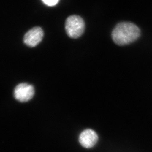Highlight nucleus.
<instances>
[{
  "mask_svg": "<svg viewBox=\"0 0 152 152\" xmlns=\"http://www.w3.org/2000/svg\"><path fill=\"white\" fill-rule=\"evenodd\" d=\"M140 31L134 24L122 22L115 26L112 33L114 42L120 46L132 43L140 37Z\"/></svg>",
  "mask_w": 152,
  "mask_h": 152,
  "instance_id": "nucleus-1",
  "label": "nucleus"
},
{
  "mask_svg": "<svg viewBox=\"0 0 152 152\" xmlns=\"http://www.w3.org/2000/svg\"><path fill=\"white\" fill-rule=\"evenodd\" d=\"M85 23L83 19L77 15L68 17L65 22L66 32L70 38H79L84 32Z\"/></svg>",
  "mask_w": 152,
  "mask_h": 152,
  "instance_id": "nucleus-2",
  "label": "nucleus"
},
{
  "mask_svg": "<svg viewBox=\"0 0 152 152\" xmlns=\"http://www.w3.org/2000/svg\"><path fill=\"white\" fill-rule=\"evenodd\" d=\"M35 94V89L33 85L26 83L19 84L15 88L14 96L17 101L24 103L31 100Z\"/></svg>",
  "mask_w": 152,
  "mask_h": 152,
  "instance_id": "nucleus-3",
  "label": "nucleus"
},
{
  "mask_svg": "<svg viewBox=\"0 0 152 152\" xmlns=\"http://www.w3.org/2000/svg\"><path fill=\"white\" fill-rule=\"evenodd\" d=\"M43 37L44 31L40 27H34L25 34L23 42L28 47L33 48L40 42Z\"/></svg>",
  "mask_w": 152,
  "mask_h": 152,
  "instance_id": "nucleus-4",
  "label": "nucleus"
},
{
  "mask_svg": "<svg viewBox=\"0 0 152 152\" xmlns=\"http://www.w3.org/2000/svg\"><path fill=\"white\" fill-rule=\"evenodd\" d=\"M99 140L97 134L91 129L83 131L79 137V142L81 145L85 148H91L94 146Z\"/></svg>",
  "mask_w": 152,
  "mask_h": 152,
  "instance_id": "nucleus-5",
  "label": "nucleus"
},
{
  "mask_svg": "<svg viewBox=\"0 0 152 152\" xmlns=\"http://www.w3.org/2000/svg\"><path fill=\"white\" fill-rule=\"evenodd\" d=\"M42 1L46 5L52 7V6L56 5L59 1V0H42Z\"/></svg>",
  "mask_w": 152,
  "mask_h": 152,
  "instance_id": "nucleus-6",
  "label": "nucleus"
}]
</instances>
